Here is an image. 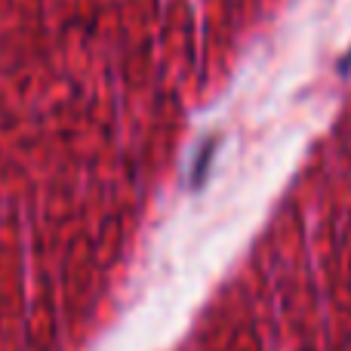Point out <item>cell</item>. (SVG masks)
Wrapping results in <instances>:
<instances>
[{
  "label": "cell",
  "instance_id": "cell-1",
  "mask_svg": "<svg viewBox=\"0 0 351 351\" xmlns=\"http://www.w3.org/2000/svg\"><path fill=\"white\" fill-rule=\"evenodd\" d=\"M262 0H0V222L142 204Z\"/></svg>",
  "mask_w": 351,
  "mask_h": 351
}]
</instances>
